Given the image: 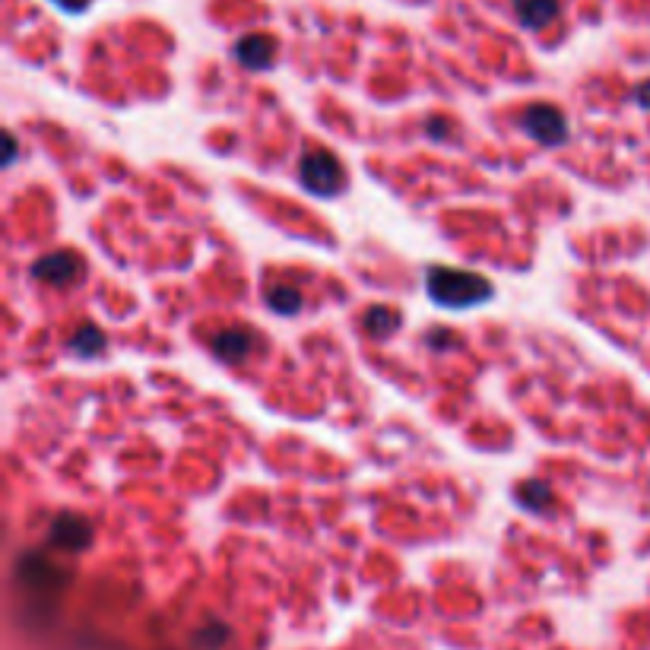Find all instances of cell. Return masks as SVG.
<instances>
[{"label":"cell","instance_id":"1","mask_svg":"<svg viewBox=\"0 0 650 650\" xmlns=\"http://www.w3.org/2000/svg\"><path fill=\"white\" fill-rule=\"evenodd\" d=\"M425 289H429L432 302L441 308H473L492 299L495 286L482 273L454 270V267H432L425 273Z\"/></svg>","mask_w":650,"mask_h":650},{"label":"cell","instance_id":"2","mask_svg":"<svg viewBox=\"0 0 650 650\" xmlns=\"http://www.w3.org/2000/svg\"><path fill=\"white\" fill-rule=\"evenodd\" d=\"M299 181L318 197H337L346 188V169L333 153L308 150L299 162Z\"/></svg>","mask_w":650,"mask_h":650},{"label":"cell","instance_id":"3","mask_svg":"<svg viewBox=\"0 0 650 650\" xmlns=\"http://www.w3.org/2000/svg\"><path fill=\"white\" fill-rule=\"evenodd\" d=\"M520 124H524L527 134L543 146H562L568 140V118H565V111L555 105H546V102L530 105L524 111V118H520Z\"/></svg>","mask_w":650,"mask_h":650},{"label":"cell","instance_id":"4","mask_svg":"<svg viewBox=\"0 0 650 650\" xmlns=\"http://www.w3.org/2000/svg\"><path fill=\"white\" fill-rule=\"evenodd\" d=\"M80 270H83V260L73 251H54V254H45L42 260H35L32 264L35 280L51 283V286H70L80 276Z\"/></svg>","mask_w":650,"mask_h":650},{"label":"cell","instance_id":"5","mask_svg":"<svg viewBox=\"0 0 650 650\" xmlns=\"http://www.w3.org/2000/svg\"><path fill=\"white\" fill-rule=\"evenodd\" d=\"M48 540L54 549H64V552H83L92 543V524L80 514H61L54 517Z\"/></svg>","mask_w":650,"mask_h":650},{"label":"cell","instance_id":"6","mask_svg":"<svg viewBox=\"0 0 650 650\" xmlns=\"http://www.w3.org/2000/svg\"><path fill=\"white\" fill-rule=\"evenodd\" d=\"M273 54H276V42L264 32L241 35L235 42V61L248 70H267L273 64Z\"/></svg>","mask_w":650,"mask_h":650},{"label":"cell","instance_id":"7","mask_svg":"<svg viewBox=\"0 0 650 650\" xmlns=\"http://www.w3.org/2000/svg\"><path fill=\"white\" fill-rule=\"evenodd\" d=\"M559 0H511L514 20L524 29H546L555 16H559Z\"/></svg>","mask_w":650,"mask_h":650},{"label":"cell","instance_id":"8","mask_svg":"<svg viewBox=\"0 0 650 650\" xmlns=\"http://www.w3.org/2000/svg\"><path fill=\"white\" fill-rule=\"evenodd\" d=\"M213 352L222 362H245L251 352V333L245 330H222L213 337Z\"/></svg>","mask_w":650,"mask_h":650},{"label":"cell","instance_id":"9","mask_svg":"<svg viewBox=\"0 0 650 650\" xmlns=\"http://www.w3.org/2000/svg\"><path fill=\"white\" fill-rule=\"evenodd\" d=\"M517 501H520V508L540 514V511H546L552 505V489L540 479H527L524 486L517 489Z\"/></svg>","mask_w":650,"mask_h":650},{"label":"cell","instance_id":"10","mask_svg":"<svg viewBox=\"0 0 650 650\" xmlns=\"http://www.w3.org/2000/svg\"><path fill=\"white\" fill-rule=\"evenodd\" d=\"M400 327V314L394 308H371L365 314V330L371 333V337H390Z\"/></svg>","mask_w":650,"mask_h":650},{"label":"cell","instance_id":"11","mask_svg":"<svg viewBox=\"0 0 650 650\" xmlns=\"http://www.w3.org/2000/svg\"><path fill=\"white\" fill-rule=\"evenodd\" d=\"M267 302H270V311H276V314H299L302 311V292L295 286H276V289H270Z\"/></svg>","mask_w":650,"mask_h":650},{"label":"cell","instance_id":"12","mask_svg":"<svg viewBox=\"0 0 650 650\" xmlns=\"http://www.w3.org/2000/svg\"><path fill=\"white\" fill-rule=\"evenodd\" d=\"M102 349H105V333L96 327H83L77 337L70 340V352H77V356H99Z\"/></svg>","mask_w":650,"mask_h":650},{"label":"cell","instance_id":"13","mask_svg":"<svg viewBox=\"0 0 650 650\" xmlns=\"http://www.w3.org/2000/svg\"><path fill=\"white\" fill-rule=\"evenodd\" d=\"M429 343L432 349H444V346H451L454 343V333H448V330H435V333H429Z\"/></svg>","mask_w":650,"mask_h":650},{"label":"cell","instance_id":"14","mask_svg":"<svg viewBox=\"0 0 650 650\" xmlns=\"http://www.w3.org/2000/svg\"><path fill=\"white\" fill-rule=\"evenodd\" d=\"M61 10H67V13H83L86 7H89V0H54Z\"/></svg>","mask_w":650,"mask_h":650},{"label":"cell","instance_id":"15","mask_svg":"<svg viewBox=\"0 0 650 650\" xmlns=\"http://www.w3.org/2000/svg\"><path fill=\"white\" fill-rule=\"evenodd\" d=\"M635 102H638L641 108H647V111H650V80H647V83H641V86L635 89Z\"/></svg>","mask_w":650,"mask_h":650},{"label":"cell","instance_id":"16","mask_svg":"<svg viewBox=\"0 0 650 650\" xmlns=\"http://www.w3.org/2000/svg\"><path fill=\"white\" fill-rule=\"evenodd\" d=\"M429 134H435L438 140H444V137H448V127H444L441 118H435V121H429Z\"/></svg>","mask_w":650,"mask_h":650},{"label":"cell","instance_id":"17","mask_svg":"<svg viewBox=\"0 0 650 650\" xmlns=\"http://www.w3.org/2000/svg\"><path fill=\"white\" fill-rule=\"evenodd\" d=\"M13 159H16V140L7 137V162H13Z\"/></svg>","mask_w":650,"mask_h":650}]
</instances>
